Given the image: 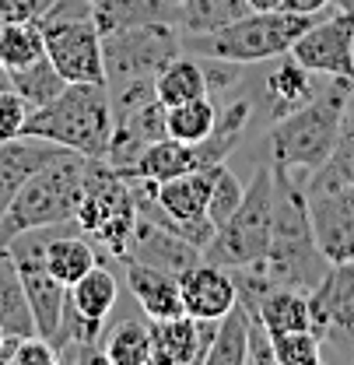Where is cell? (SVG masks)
<instances>
[{
  "mask_svg": "<svg viewBox=\"0 0 354 365\" xmlns=\"http://www.w3.org/2000/svg\"><path fill=\"white\" fill-rule=\"evenodd\" d=\"M270 169H274V222H270L266 257L264 264H256V271H264L281 288L309 295L333 264L319 253V242L312 235L306 186H298L288 165L270 162Z\"/></svg>",
  "mask_w": 354,
  "mask_h": 365,
  "instance_id": "1",
  "label": "cell"
},
{
  "mask_svg": "<svg viewBox=\"0 0 354 365\" xmlns=\"http://www.w3.org/2000/svg\"><path fill=\"white\" fill-rule=\"evenodd\" d=\"M354 81L333 78L326 88L316 91V98L302 109L281 116L270 123V162L288 165V169H319L344 127V116L351 113Z\"/></svg>",
  "mask_w": 354,
  "mask_h": 365,
  "instance_id": "2",
  "label": "cell"
},
{
  "mask_svg": "<svg viewBox=\"0 0 354 365\" xmlns=\"http://www.w3.org/2000/svg\"><path fill=\"white\" fill-rule=\"evenodd\" d=\"M28 137L53 140L85 158H105L113 137V95L105 81H67L53 102L28 113Z\"/></svg>",
  "mask_w": 354,
  "mask_h": 365,
  "instance_id": "3",
  "label": "cell"
},
{
  "mask_svg": "<svg viewBox=\"0 0 354 365\" xmlns=\"http://www.w3.org/2000/svg\"><path fill=\"white\" fill-rule=\"evenodd\" d=\"M319 18H323V11L319 14H298V11H284V7L249 11L224 29L182 36V49L193 56H214V60H231V63H264L270 56L291 53V46Z\"/></svg>",
  "mask_w": 354,
  "mask_h": 365,
  "instance_id": "4",
  "label": "cell"
},
{
  "mask_svg": "<svg viewBox=\"0 0 354 365\" xmlns=\"http://www.w3.org/2000/svg\"><path fill=\"white\" fill-rule=\"evenodd\" d=\"M85 169H88L85 155L63 151L60 158H53L49 165H43L32 180L25 182L18 190V197L11 200V207L0 215V253L21 232L49 228V225H71L74 211H78Z\"/></svg>",
  "mask_w": 354,
  "mask_h": 365,
  "instance_id": "5",
  "label": "cell"
},
{
  "mask_svg": "<svg viewBox=\"0 0 354 365\" xmlns=\"http://www.w3.org/2000/svg\"><path fill=\"white\" fill-rule=\"evenodd\" d=\"M74 225L95 239V246L116 264L127 260L130 235L137 225V200L130 180H123L105 158H88Z\"/></svg>",
  "mask_w": 354,
  "mask_h": 365,
  "instance_id": "6",
  "label": "cell"
},
{
  "mask_svg": "<svg viewBox=\"0 0 354 365\" xmlns=\"http://www.w3.org/2000/svg\"><path fill=\"white\" fill-rule=\"evenodd\" d=\"M270 222H274V169L264 165L246 186V197L235 207V215L218 225L214 239L204 246V260L228 271L264 264L270 246Z\"/></svg>",
  "mask_w": 354,
  "mask_h": 365,
  "instance_id": "7",
  "label": "cell"
},
{
  "mask_svg": "<svg viewBox=\"0 0 354 365\" xmlns=\"http://www.w3.org/2000/svg\"><path fill=\"white\" fill-rule=\"evenodd\" d=\"M182 53V32L169 21L130 25L102 36L105 85H123L133 78H155L172 56Z\"/></svg>",
  "mask_w": 354,
  "mask_h": 365,
  "instance_id": "8",
  "label": "cell"
},
{
  "mask_svg": "<svg viewBox=\"0 0 354 365\" xmlns=\"http://www.w3.org/2000/svg\"><path fill=\"white\" fill-rule=\"evenodd\" d=\"M312 235L330 264L354 260V182H306Z\"/></svg>",
  "mask_w": 354,
  "mask_h": 365,
  "instance_id": "9",
  "label": "cell"
},
{
  "mask_svg": "<svg viewBox=\"0 0 354 365\" xmlns=\"http://www.w3.org/2000/svg\"><path fill=\"white\" fill-rule=\"evenodd\" d=\"M291 56L302 67H309L312 74L354 81V11L337 7L333 14H323L309 32L291 46Z\"/></svg>",
  "mask_w": 354,
  "mask_h": 365,
  "instance_id": "10",
  "label": "cell"
},
{
  "mask_svg": "<svg viewBox=\"0 0 354 365\" xmlns=\"http://www.w3.org/2000/svg\"><path fill=\"white\" fill-rule=\"evenodd\" d=\"M312 330L330 341L340 337L354 344V260L351 264H333L330 274L309 292Z\"/></svg>",
  "mask_w": 354,
  "mask_h": 365,
  "instance_id": "11",
  "label": "cell"
},
{
  "mask_svg": "<svg viewBox=\"0 0 354 365\" xmlns=\"http://www.w3.org/2000/svg\"><path fill=\"white\" fill-rule=\"evenodd\" d=\"M214 330L218 319H197L186 313L172 319H151L155 365H204L214 344Z\"/></svg>",
  "mask_w": 354,
  "mask_h": 365,
  "instance_id": "12",
  "label": "cell"
},
{
  "mask_svg": "<svg viewBox=\"0 0 354 365\" xmlns=\"http://www.w3.org/2000/svg\"><path fill=\"white\" fill-rule=\"evenodd\" d=\"M127 260H140L147 267H158V271H169L179 277L182 271H189V267H197L204 260V250L193 246L189 239L176 235V232H169V228L155 225L151 218L137 215Z\"/></svg>",
  "mask_w": 354,
  "mask_h": 365,
  "instance_id": "13",
  "label": "cell"
},
{
  "mask_svg": "<svg viewBox=\"0 0 354 365\" xmlns=\"http://www.w3.org/2000/svg\"><path fill=\"white\" fill-rule=\"evenodd\" d=\"M179 292H182L186 317L197 319H222L239 302V288H235L231 271L211 264V260H200L197 267L179 274Z\"/></svg>",
  "mask_w": 354,
  "mask_h": 365,
  "instance_id": "14",
  "label": "cell"
},
{
  "mask_svg": "<svg viewBox=\"0 0 354 365\" xmlns=\"http://www.w3.org/2000/svg\"><path fill=\"white\" fill-rule=\"evenodd\" d=\"M67 148L43 140V137H11L0 140V215L11 207V200L18 197V190L32 180L43 165H49L53 158H60Z\"/></svg>",
  "mask_w": 354,
  "mask_h": 365,
  "instance_id": "15",
  "label": "cell"
},
{
  "mask_svg": "<svg viewBox=\"0 0 354 365\" xmlns=\"http://www.w3.org/2000/svg\"><path fill=\"white\" fill-rule=\"evenodd\" d=\"M123 281L137 299L140 313L147 319H172L182 317V292H179V277L158 267H147L140 260H123Z\"/></svg>",
  "mask_w": 354,
  "mask_h": 365,
  "instance_id": "16",
  "label": "cell"
},
{
  "mask_svg": "<svg viewBox=\"0 0 354 365\" xmlns=\"http://www.w3.org/2000/svg\"><path fill=\"white\" fill-rule=\"evenodd\" d=\"M316 91H319L316 88V74L309 67H302L291 53H284L270 67V74L264 81V106H266L270 123L288 116V113H295V109H302L306 102L316 98Z\"/></svg>",
  "mask_w": 354,
  "mask_h": 365,
  "instance_id": "17",
  "label": "cell"
},
{
  "mask_svg": "<svg viewBox=\"0 0 354 365\" xmlns=\"http://www.w3.org/2000/svg\"><path fill=\"white\" fill-rule=\"evenodd\" d=\"M56 228L60 225H49L43 232V264L56 281H63V284L71 288V284L81 281L102 257H98L95 242H88L85 235H78V232H56Z\"/></svg>",
  "mask_w": 354,
  "mask_h": 365,
  "instance_id": "18",
  "label": "cell"
},
{
  "mask_svg": "<svg viewBox=\"0 0 354 365\" xmlns=\"http://www.w3.org/2000/svg\"><path fill=\"white\" fill-rule=\"evenodd\" d=\"M249 116H253V102H249L246 95H228L224 102H218L214 130L204 137L200 144H193V148H197V165H200V169H211V165L224 162V158L235 151V144L242 140V134H246Z\"/></svg>",
  "mask_w": 354,
  "mask_h": 365,
  "instance_id": "19",
  "label": "cell"
},
{
  "mask_svg": "<svg viewBox=\"0 0 354 365\" xmlns=\"http://www.w3.org/2000/svg\"><path fill=\"white\" fill-rule=\"evenodd\" d=\"M189 169H200L197 165V148L186 144V140H176V137H162L155 144H147L137 162H133L127 173H120L123 180H151V182H165L176 180Z\"/></svg>",
  "mask_w": 354,
  "mask_h": 365,
  "instance_id": "20",
  "label": "cell"
},
{
  "mask_svg": "<svg viewBox=\"0 0 354 365\" xmlns=\"http://www.w3.org/2000/svg\"><path fill=\"white\" fill-rule=\"evenodd\" d=\"M253 317H260V323L270 330V337L291 334V330H312L309 295L295 292V288H281V284H274L264 299L256 302Z\"/></svg>",
  "mask_w": 354,
  "mask_h": 365,
  "instance_id": "21",
  "label": "cell"
},
{
  "mask_svg": "<svg viewBox=\"0 0 354 365\" xmlns=\"http://www.w3.org/2000/svg\"><path fill=\"white\" fill-rule=\"evenodd\" d=\"M155 91H158V102L165 109L172 106H182L189 98H200L207 95V78H204V63L193 60V53H179L172 56L158 74H155Z\"/></svg>",
  "mask_w": 354,
  "mask_h": 365,
  "instance_id": "22",
  "label": "cell"
},
{
  "mask_svg": "<svg viewBox=\"0 0 354 365\" xmlns=\"http://www.w3.org/2000/svg\"><path fill=\"white\" fill-rule=\"evenodd\" d=\"M105 362L109 365H155V348H151V319H120L105 341Z\"/></svg>",
  "mask_w": 354,
  "mask_h": 365,
  "instance_id": "23",
  "label": "cell"
},
{
  "mask_svg": "<svg viewBox=\"0 0 354 365\" xmlns=\"http://www.w3.org/2000/svg\"><path fill=\"white\" fill-rule=\"evenodd\" d=\"M249 327H253V313L235 302L214 330V344L207 351L204 365H246V351H249Z\"/></svg>",
  "mask_w": 354,
  "mask_h": 365,
  "instance_id": "24",
  "label": "cell"
},
{
  "mask_svg": "<svg viewBox=\"0 0 354 365\" xmlns=\"http://www.w3.org/2000/svg\"><path fill=\"white\" fill-rule=\"evenodd\" d=\"M249 0H182L179 4L176 29L182 36H197V32H214L231 25L235 18L249 14Z\"/></svg>",
  "mask_w": 354,
  "mask_h": 365,
  "instance_id": "25",
  "label": "cell"
},
{
  "mask_svg": "<svg viewBox=\"0 0 354 365\" xmlns=\"http://www.w3.org/2000/svg\"><path fill=\"white\" fill-rule=\"evenodd\" d=\"M46 56V36L39 21H0V63L7 71L28 67Z\"/></svg>",
  "mask_w": 354,
  "mask_h": 365,
  "instance_id": "26",
  "label": "cell"
},
{
  "mask_svg": "<svg viewBox=\"0 0 354 365\" xmlns=\"http://www.w3.org/2000/svg\"><path fill=\"white\" fill-rule=\"evenodd\" d=\"M0 327L7 334H36V323H32V309H28V299H25V288H21V277L14 271L11 257L4 253L0 257Z\"/></svg>",
  "mask_w": 354,
  "mask_h": 365,
  "instance_id": "27",
  "label": "cell"
},
{
  "mask_svg": "<svg viewBox=\"0 0 354 365\" xmlns=\"http://www.w3.org/2000/svg\"><path fill=\"white\" fill-rule=\"evenodd\" d=\"M214 120H218V102L211 95H200V98H189L182 106H172L165 113V130L176 140L186 144H200L204 137L214 130Z\"/></svg>",
  "mask_w": 354,
  "mask_h": 365,
  "instance_id": "28",
  "label": "cell"
},
{
  "mask_svg": "<svg viewBox=\"0 0 354 365\" xmlns=\"http://www.w3.org/2000/svg\"><path fill=\"white\" fill-rule=\"evenodd\" d=\"M11 88L18 91L32 109H39V106L53 102L60 91L67 88V78L53 67L49 56H43V60H36V63H28V67L11 71Z\"/></svg>",
  "mask_w": 354,
  "mask_h": 365,
  "instance_id": "29",
  "label": "cell"
},
{
  "mask_svg": "<svg viewBox=\"0 0 354 365\" xmlns=\"http://www.w3.org/2000/svg\"><path fill=\"white\" fill-rule=\"evenodd\" d=\"M242 197H246V186L239 182V176H235L224 162L211 165V204H207L211 225L214 228L224 225V222L235 215V207L242 204Z\"/></svg>",
  "mask_w": 354,
  "mask_h": 365,
  "instance_id": "30",
  "label": "cell"
},
{
  "mask_svg": "<svg viewBox=\"0 0 354 365\" xmlns=\"http://www.w3.org/2000/svg\"><path fill=\"white\" fill-rule=\"evenodd\" d=\"M309 182H354V123L344 116V127H340V137L330 151V158L312 169Z\"/></svg>",
  "mask_w": 354,
  "mask_h": 365,
  "instance_id": "31",
  "label": "cell"
},
{
  "mask_svg": "<svg viewBox=\"0 0 354 365\" xmlns=\"http://www.w3.org/2000/svg\"><path fill=\"white\" fill-rule=\"evenodd\" d=\"M277 365H316L323 359V337L316 330H291L274 337Z\"/></svg>",
  "mask_w": 354,
  "mask_h": 365,
  "instance_id": "32",
  "label": "cell"
},
{
  "mask_svg": "<svg viewBox=\"0 0 354 365\" xmlns=\"http://www.w3.org/2000/svg\"><path fill=\"white\" fill-rule=\"evenodd\" d=\"M28 113H32V106H28L14 88L0 91V140H11V137L25 134Z\"/></svg>",
  "mask_w": 354,
  "mask_h": 365,
  "instance_id": "33",
  "label": "cell"
},
{
  "mask_svg": "<svg viewBox=\"0 0 354 365\" xmlns=\"http://www.w3.org/2000/svg\"><path fill=\"white\" fill-rule=\"evenodd\" d=\"M11 365H56V348H53V341H46L39 334L18 337Z\"/></svg>",
  "mask_w": 354,
  "mask_h": 365,
  "instance_id": "34",
  "label": "cell"
},
{
  "mask_svg": "<svg viewBox=\"0 0 354 365\" xmlns=\"http://www.w3.org/2000/svg\"><path fill=\"white\" fill-rule=\"evenodd\" d=\"M60 0H0V21H43Z\"/></svg>",
  "mask_w": 354,
  "mask_h": 365,
  "instance_id": "35",
  "label": "cell"
},
{
  "mask_svg": "<svg viewBox=\"0 0 354 365\" xmlns=\"http://www.w3.org/2000/svg\"><path fill=\"white\" fill-rule=\"evenodd\" d=\"M246 365H277V359H274V337H270V330L260 323V317H253V327H249Z\"/></svg>",
  "mask_w": 354,
  "mask_h": 365,
  "instance_id": "36",
  "label": "cell"
},
{
  "mask_svg": "<svg viewBox=\"0 0 354 365\" xmlns=\"http://www.w3.org/2000/svg\"><path fill=\"white\" fill-rule=\"evenodd\" d=\"M284 11H298V14H319L326 7H337V0H284Z\"/></svg>",
  "mask_w": 354,
  "mask_h": 365,
  "instance_id": "37",
  "label": "cell"
},
{
  "mask_svg": "<svg viewBox=\"0 0 354 365\" xmlns=\"http://www.w3.org/2000/svg\"><path fill=\"white\" fill-rule=\"evenodd\" d=\"M21 334H7L0 327V365H11V355H14V344H18Z\"/></svg>",
  "mask_w": 354,
  "mask_h": 365,
  "instance_id": "38",
  "label": "cell"
},
{
  "mask_svg": "<svg viewBox=\"0 0 354 365\" xmlns=\"http://www.w3.org/2000/svg\"><path fill=\"white\" fill-rule=\"evenodd\" d=\"M281 4H284V0H249L253 11H277Z\"/></svg>",
  "mask_w": 354,
  "mask_h": 365,
  "instance_id": "39",
  "label": "cell"
},
{
  "mask_svg": "<svg viewBox=\"0 0 354 365\" xmlns=\"http://www.w3.org/2000/svg\"><path fill=\"white\" fill-rule=\"evenodd\" d=\"M4 88H11V71L0 63V91H4Z\"/></svg>",
  "mask_w": 354,
  "mask_h": 365,
  "instance_id": "40",
  "label": "cell"
},
{
  "mask_svg": "<svg viewBox=\"0 0 354 365\" xmlns=\"http://www.w3.org/2000/svg\"><path fill=\"white\" fill-rule=\"evenodd\" d=\"M0 257H4V253H0Z\"/></svg>",
  "mask_w": 354,
  "mask_h": 365,
  "instance_id": "41",
  "label": "cell"
}]
</instances>
